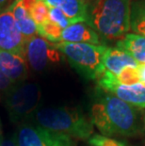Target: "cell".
Wrapping results in <instances>:
<instances>
[{"label": "cell", "instance_id": "cell-23", "mask_svg": "<svg viewBox=\"0 0 145 146\" xmlns=\"http://www.w3.org/2000/svg\"><path fill=\"white\" fill-rule=\"evenodd\" d=\"M20 2L24 10L27 11V13L30 15V11H31L36 3L38 2V0H20Z\"/></svg>", "mask_w": 145, "mask_h": 146}, {"label": "cell", "instance_id": "cell-22", "mask_svg": "<svg viewBox=\"0 0 145 146\" xmlns=\"http://www.w3.org/2000/svg\"><path fill=\"white\" fill-rule=\"evenodd\" d=\"M14 86V84H12L11 81L5 76V74L3 73V71L0 67V92H8Z\"/></svg>", "mask_w": 145, "mask_h": 146}, {"label": "cell", "instance_id": "cell-12", "mask_svg": "<svg viewBox=\"0 0 145 146\" xmlns=\"http://www.w3.org/2000/svg\"><path fill=\"white\" fill-rule=\"evenodd\" d=\"M49 7L58 8L72 24L87 23V4L81 0H44Z\"/></svg>", "mask_w": 145, "mask_h": 146}, {"label": "cell", "instance_id": "cell-18", "mask_svg": "<svg viewBox=\"0 0 145 146\" xmlns=\"http://www.w3.org/2000/svg\"><path fill=\"white\" fill-rule=\"evenodd\" d=\"M140 82L138 67H125L116 76V84L130 86Z\"/></svg>", "mask_w": 145, "mask_h": 146}, {"label": "cell", "instance_id": "cell-10", "mask_svg": "<svg viewBox=\"0 0 145 146\" xmlns=\"http://www.w3.org/2000/svg\"><path fill=\"white\" fill-rule=\"evenodd\" d=\"M101 90L112 94L117 98L121 99L132 107L145 108V84L142 82L130 86L110 84Z\"/></svg>", "mask_w": 145, "mask_h": 146}, {"label": "cell", "instance_id": "cell-4", "mask_svg": "<svg viewBox=\"0 0 145 146\" xmlns=\"http://www.w3.org/2000/svg\"><path fill=\"white\" fill-rule=\"evenodd\" d=\"M54 44L67 58L71 66L85 79L97 80L104 73L103 60L107 49L106 45L63 42Z\"/></svg>", "mask_w": 145, "mask_h": 146}, {"label": "cell", "instance_id": "cell-3", "mask_svg": "<svg viewBox=\"0 0 145 146\" xmlns=\"http://www.w3.org/2000/svg\"><path fill=\"white\" fill-rule=\"evenodd\" d=\"M34 120L42 128L73 139H89L93 133L91 119L77 108H44L35 111Z\"/></svg>", "mask_w": 145, "mask_h": 146}, {"label": "cell", "instance_id": "cell-9", "mask_svg": "<svg viewBox=\"0 0 145 146\" xmlns=\"http://www.w3.org/2000/svg\"><path fill=\"white\" fill-rule=\"evenodd\" d=\"M0 67L12 84L22 83L27 76V62L23 55L0 50Z\"/></svg>", "mask_w": 145, "mask_h": 146}, {"label": "cell", "instance_id": "cell-16", "mask_svg": "<svg viewBox=\"0 0 145 146\" xmlns=\"http://www.w3.org/2000/svg\"><path fill=\"white\" fill-rule=\"evenodd\" d=\"M130 29L145 37V0H133L130 4Z\"/></svg>", "mask_w": 145, "mask_h": 146}, {"label": "cell", "instance_id": "cell-8", "mask_svg": "<svg viewBox=\"0 0 145 146\" xmlns=\"http://www.w3.org/2000/svg\"><path fill=\"white\" fill-rule=\"evenodd\" d=\"M26 44V40L11 10L2 11L0 13V50L24 56Z\"/></svg>", "mask_w": 145, "mask_h": 146}, {"label": "cell", "instance_id": "cell-6", "mask_svg": "<svg viewBox=\"0 0 145 146\" xmlns=\"http://www.w3.org/2000/svg\"><path fill=\"white\" fill-rule=\"evenodd\" d=\"M13 139L17 146H76L75 139L37 125H20Z\"/></svg>", "mask_w": 145, "mask_h": 146}, {"label": "cell", "instance_id": "cell-13", "mask_svg": "<svg viewBox=\"0 0 145 146\" xmlns=\"http://www.w3.org/2000/svg\"><path fill=\"white\" fill-rule=\"evenodd\" d=\"M103 62L105 70L111 73L114 76H117L125 67L138 66V63L130 55L118 47H107L106 53H105Z\"/></svg>", "mask_w": 145, "mask_h": 146}, {"label": "cell", "instance_id": "cell-2", "mask_svg": "<svg viewBox=\"0 0 145 146\" xmlns=\"http://www.w3.org/2000/svg\"><path fill=\"white\" fill-rule=\"evenodd\" d=\"M130 4L131 0H91L87 24L105 39H122L130 30Z\"/></svg>", "mask_w": 145, "mask_h": 146}, {"label": "cell", "instance_id": "cell-24", "mask_svg": "<svg viewBox=\"0 0 145 146\" xmlns=\"http://www.w3.org/2000/svg\"><path fill=\"white\" fill-rule=\"evenodd\" d=\"M0 146H17V144L14 139H8L2 136L0 139Z\"/></svg>", "mask_w": 145, "mask_h": 146}, {"label": "cell", "instance_id": "cell-25", "mask_svg": "<svg viewBox=\"0 0 145 146\" xmlns=\"http://www.w3.org/2000/svg\"><path fill=\"white\" fill-rule=\"evenodd\" d=\"M138 74H140V82L145 84V64H138Z\"/></svg>", "mask_w": 145, "mask_h": 146}, {"label": "cell", "instance_id": "cell-7", "mask_svg": "<svg viewBox=\"0 0 145 146\" xmlns=\"http://www.w3.org/2000/svg\"><path fill=\"white\" fill-rule=\"evenodd\" d=\"M24 56L32 70L42 72L49 66L60 63L63 55L56 48L54 43L37 35L26 42Z\"/></svg>", "mask_w": 145, "mask_h": 146}, {"label": "cell", "instance_id": "cell-14", "mask_svg": "<svg viewBox=\"0 0 145 146\" xmlns=\"http://www.w3.org/2000/svg\"><path fill=\"white\" fill-rule=\"evenodd\" d=\"M10 10L26 42H28L29 40L38 35L36 24L34 23L27 11L24 9L20 0H15V2L10 7Z\"/></svg>", "mask_w": 145, "mask_h": 146}, {"label": "cell", "instance_id": "cell-1", "mask_svg": "<svg viewBox=\"0 0 145 146\" xmlns=\"http://www.w3.org/2000/svg\"><path fill=\"white\" fill-rule=\"evenodd\" d=\"M91 119L93 125L106 137L134 136L140 131L137 110L112 94H105L92 105Z\"/></svg>", "mask_w": 145, "mask_h": 146}, {"label": "cell", "instance_id": "cell-27", "mask_svg": "<svg viewBox=\"0 0 145 146\" xmlns=\"http://www.w3.org/2000/svg\"><path fill=\"white\" fill-rule=\"evenodd\" d=\"M6 1H7V0H0V6L4 4V3H5Z\"/></svg>", "mask_w": 145, "mask_h": 146}, {"label": "cell", "instance_id": "cell-28", "mask_svg": "<svg viewBox=\"0 0 145 146\" xmlns=\"http://www.w3.org/2000/svg\"><path fill=\"white\" fill-rule=\"evenodd\" d=\"M81 1H83V2H84L85 4H88V3H89V1H91V0H81Z\"/></svg>", "mask_w": 145, "mask_h": 146}, {"label": "cell", "instance_id": "cell-20", "mask_svg": "<svg viewBox=\"0 0 145 146\" xmlns=\"http://www.w3.org/2000/svg\"><path fill=\"white\" fill-rule=\"evenodd\" d=\"M49 8H50V11H49V20L52 23L57 25L58 27H61L62 29H66L67 27L72 25V23L67 18L66 15L60 9L53 8V7H49Z\"/></svg>", "mask_w": 145, "mask_h": 146}, {"label": "cell", "instance_id": "cell-5", "mask_svg": "<svg viewBox=\"0 0 145 146\" xmlns=\"http://www.w3.org/2000/svg\"><path fill=\"white\" fill-rule=\"evenodd\" d=\"M6 107L13 123L21 122L35 113L41 101L42 92L35 83H21L6 92Z\"/></svg>", "mask_w": 145, "mask_h": 146}, {"label": "cell", "instance_id": "cell-19", "mask_svg": "<svg viewBox=\"0 0 145 146\" xmlns=\"http://www.w3.org/2000/svg\"><path fill=\"white\" fill-rule=\"evenodd\" d=\"M49 11L50 8L44 0H38V2L30 11V17L32 18L37 27L41 26L49 20Z\"/></svg>", "mask_w": 145, "mask_h": 146}, {"label": "cell", "instance_id": "cell-26", "mask_svg": "<svg viewBox=\"0 0 145 146\" xmlns=\"http://www.w3.org/2000/svg\"><path fill=\"white\" fill-rule=\"evenodd\" d=\"M2 137V125H1V122H0V139Z\"/></svg>", "mask_w": 145, "mask_h": 146}, {"label": "cell", "instance_id": "cell-21", "mask_svg": "<svg viewBox=\"0 0 145 146\" xmlns=\"http://www.w3.org/2000/svg\"><path fill=\"white\" fill-rule=\"evenodd\" d=\"M91 146H125L122 142L103 135H93L88 139Z\"/></svg>", "mask_w": 145, "mask_h": 146}, {"label": "cell", "instance_id": "cell-17", "mask_svg": "<svg viewBox=\"0 0 145 146\" xmlns=\"http://www.w3.org/2000/svg\"><path fill=\"white\" fill-rule=\"evenodd\" d=\"M37 30L38 35L47 40L48 42L52 43L61 42V34L63 29L52 23L50 20H47L41 26L37 27Z\"/></svg>", "mask_w": 145, "mask_h": 146}, {"label": "cell", "instance_id": "cell-15", "mask_svg": "<svg viewBox=\"0 0 145 146\" xmlns=\"http://www.w3.org/2000/svg\"><path fill=\"white\" fill-rule=\"evenodd\" d=\"M117 47L130 55L138 64H145V37L127 33L117 42Z\"/></svg>", "mask_w": 145, "mask_h": 146}, {"label": "cell", "instance_id": "cell-11", "mask_svg": "<svg viewBox=\"0 0 145 146\" xmlns=\"http://www.w3.org/2000/svg\"><path fill=\"white\" fill-rule=\"evenodd\" d=\"M61 42L102 44L101 36L87 23L72 24L64 29L61 34Z\"/></svg>", "mask_w": 145, "mask_h": 146}]
</instances>
